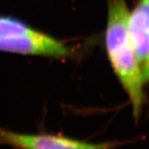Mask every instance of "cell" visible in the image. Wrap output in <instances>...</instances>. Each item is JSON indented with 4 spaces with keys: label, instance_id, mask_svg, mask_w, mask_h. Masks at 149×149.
Returning a JSON list of instances; mask_svg holds the SVG:
<instances>
[{
    "label": "cell",
    "instance_id": "277c9868",
    "mask_svg": "<svg viewBox=\"0 0 149 149\" xmlns=\"http://www.w3.org/2000/svg\"><path fill=\"white\" fill-rule=\"evenodd\" d=\"M128 34L144 79H149V26L139 6L129 15Z\"/></svg>",
    "mask_w": 149,
    "mask_h": 149
},
{
    "label": "cell",
    "instance_id": "5b68a950",
    "mask_svg": "<svg viewBox=\"0 0 149 149\" xmlns=\"http://www.w3.org/2000/svg\"><path fill=\"white\" fill-rule=\"evenodd\" d=\"M34 29L14 17L0 16V40L23 36Z\"/></svg>",
    "mask_w": 149,
    "mask_h": 149
},
{
    "label": "cell",
    "instance_id": "6da1fadb",
    "mask_svg": "<svg viewBox=\"0 0 149 149\" xmlns=\"http://www.w3.org/2000/svg\"><path fill=\"white\" fill-rule=\"evenodd\" d=\"M128 8L124 0H109L105 33L106 50L112 66L132 102L139 118L144 100L143 74L128 34Z\"/></svg>",
    "mask_w": 149,
    "mask_h": 149
},
{
    "label": "cell",
    "instance_id": "8992f818",
    "mask_svg": "<svg viewBox=\"0 0 149 149\" xmlns=\"http://www.w3.org/2000/svg\"><path fill=\"white\" fill-rule=\"evenodd\" d=\"M139 6L143 11L146 21L149 26V0H143Z\"/></svg>",
    "mask_w": 149,
    "mask_h": 149
},
{
    "label": "cell",
    "instance_id": "3957f363",
    "mask_svg": "<svg viewBox=\"0 0 149 149\" xmlns=\"http://www.w3.org/2000/svg\"><path fill=\"white\" fill-rule=\"evenodd\" d=\"M0 51L52 57H66L71 54L62 42L35 29L23 36L0 40Z\"/></svg>",
    "mask_w": 149,
    "mask_h": 149
},
{
    "label": "cell",
    "instance_id": "7a4b0ae2",
    "mask_svg": "<svg viewBox=\"0 0 149 149\" xmlns=\"http://www.w3.org/2000/svg\"><path fill=\"white\" fill-rule=\"evenodd\" d=\"M0 143L17 149H109V143H89L61 135L22 133L0 128Z\"/></svg>",
    "mask_w": 149,
    "mask_h": 149
}]
</instances>
